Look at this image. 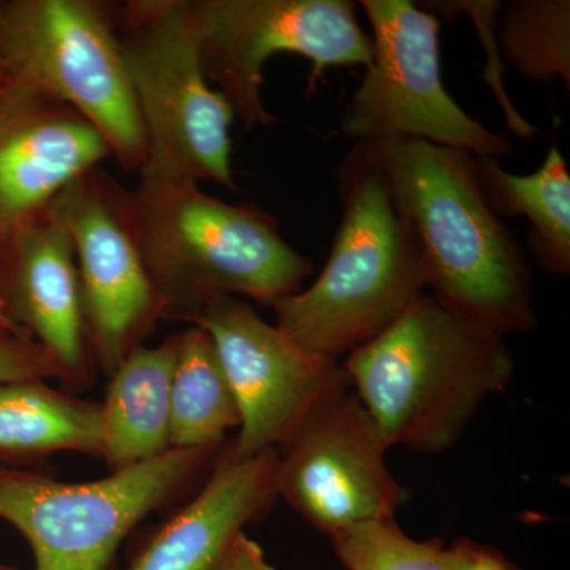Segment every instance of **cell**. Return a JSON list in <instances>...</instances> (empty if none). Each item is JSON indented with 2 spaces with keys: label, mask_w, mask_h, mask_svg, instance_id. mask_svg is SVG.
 <instances>
[{
  "label": "cell",
  "mask_w": 570,
  "mask_h": 570,
  "mask_svg": "<svg viewBox=\"0 0 570 570\" xmlns=\"http://www.w3.org/2000/svg\"><path fill=\"white\" fill-rule=\"evenodd\" d=\"M62 452L100 459V403L45 381L0 384V464L24 468Z\"/></svg>",
  "instance_id": "17"
},
{
  "label": "cell",
  "mask_w": 570,
  "mask_h": 570,
  "mask_svg": "<svg viewBox=\"0 0 570 570\" xmlns=\"http://www.w3.org/2000/svg\"><path fill=\"white\" fill-rule=\"evenodd\" d=\"M475 174L487 202L499 217L527 216L528 246L550 275L570 273V175L557 146L530 175H513L499 160L475 156Z\"/></svg>",
  "instance_id": "18"
},
{
  "label": "cell",
  "mask_w": 570,
  "mask_h": 570,
  "mask_svg": "<svg viewBox=\"0 0 570 570\" xmlns=\"http://www.w3.org/2000/svg\"><path fill=\"white\" fill-rule=\"evenodd\" d=\"M351 387L389 449L442 453L455 445L515 362L504 337L420 295L387 330L347 354Z\"/></svg>",
  "instance_id": "2"
},
{
  "label": "cell",
  "mask_w": 570,
  "mask_h": 570,
  "mask_svg": "<svg viewBox=\"0 0 570 570\" xmlns=\"http://www.w3.org/2000/svg\"><path fill=\"white\" fill-rule=\"evenodd\" d=\"M116 32L148 142L140 178L213 181L236 193L235 111L206 80L187 0L119 3Z\"/></svg>",
  "instance_id": "5"
},
{
  "label": "cell",
  "mask_w": 570,
  "mask_h": 570,
  "mask_svg": "<svg viewBox=\"0 0 570 570\" xmlns=\"http://www.w3.org/2000/svg\"><path fill=\"white\" fill-rule=\"evenodd\" d=\"M130 195L164 321L186 324L228 296L269 307L313 275V264L257 206L225 204L187 179L140 178Z\"/></svg>",
  "instance_id": "4"
},
{
  "label": "cell",
  "mask_w": 570,
  "mask_h": 570,
  "mask_svg": "<svg viewBox=\"0 0 570 570\" xmlns=\"http://www.w3.org/2000/svg\"><path fill=\"white\" fill-rule=\"evenodd\" d=\"M0 330H3V332L14 333V335L29 337L21 328H18V326L11 322L6 307L2 305V299H0Z\"/></svg>",
  "instance_id": "25"
},
{
  "label": "cell",
  "mask_w": 570,
  "mask_h": 570,
  "mask_svg": "<svg viewBox=\"0 0 570 570\" xmlns=\"http://www.w3.org/2000/svg\"><path fill=\"white\" fill-rule=\"evenodd\" d=\"M360 145L417 234L436 302L497 336L534 328L530 262L487 202L474 154L397 135Z\"/></svg>",
  "instance_id": "1"
},
{
  "label": "cell",
  "mask_w": 570,
  "mask_h": 570,
  "mask_svg": "<svg viewBox=\"0 0 570 570\" xmlns=\"http://www.w3.org/2000/svg\"><path fill=\"white\" fill-rule=\"evenodd\" d=\"M209 85L246 127L272 126L264 66L277 52L313 62L309 91L332 66H370L373 40L347 0H187Z\"/></svg>",
  "instance_id": "9"
},
{
  "label": "cell",
  "mask_w": 570,
  "mask_h": 570,
  "mask_svg": "<svg viewBox=\"0 0 570 570\" xmlns=\"http://www.w3.org/2000/svg\"><path fill=\"white\" fill-rule=\"evenodd\" d=\"M0 66L7 80L80 112L122 170L140 174L148 142L116 32V6L3 0Z\"/></svg>",
  "instance_id": "7"
},
{
  "label": "cell",
  "mask_w": 570,
  "mask_h": 570,
  "mask_svg": "<svg viewBox=\"0 0 570 570\" xmlns=\"http://www.w3.org/2000/svg\"><path fill=\"white\" fill-rule=\"evenodd\" d=\"M47 379H58V370L40 344L0 330V384Z\"/></svg>",
  "instance_id": "22"
},
{
  "label": "cell",
  "mask_w": 570,
  "mask_h": 570,
  "mask_svg": "<svg viewBox=\"0 0 570 570\" xmlns=\"http://www.w3.org/2000/svg\"><path fill=\"white\" fill-rule=\"evenodd\" d=\"M336 178L344 212L325 268L269 306L296 343L335 360L381 335L428 287L417 234L360 142Z\"/></svg>",
  "instance_id": "3"
},
{
  "label": "cell",
  "mask_w": 570,
  "mask_h": 570,
  "mask_svg": "<svg viewBox=\"0 0 570 570\" xmlns=\"http://www.w3.org/2000/svg\"><path fill=\"white\" fill-rule=\"evenodd\" d=\"M0 570H21V569L17 568V566L0 564Z\"/></svg>",
  "instance_id": "27"
},
{
  "label": "cell",
  "mask_w": 570,
  "mask_h": 570,
  "mask_svg": "<svg viewBox=\"0 0 570 570\" xmlns=\"http://www.w3.org/2000/svg\"><path fill=\"white\" fill-rule=\"evenodd\" d=\"M108 157L102 135L80 112L7 80L0 88V245Z\"/></svg>",
  "instance_id": "14"
},
{
  "label": "cell",
  "mask_w": 570,
  "mask_h": 570,
  "mask_svg": "<svg viewBox=\"0 0 570 570\" xmlns=\"http://www.w3.org/2000/svg\"><path fill=\"white\" fill-rule=\"evenodd\" d=\"M7 82V75L6 71H3L2 66H0V88H2L3 85Z\"/></svg>",
  "instance_id": "26"
},
{
  "label": "cell",
  "mask_w": 570,
  "mask_h": 570,
  "mask_svg": "<svg viewBox=\"0 0 570 570\" xmlns=\"http://www.w3.org/2000/svg\"><path fill=\"white\" fill-rule=\"evenodd\" d=\"M450 570H521L502 551L472 539H459L448 549Z\"/></svg>",
  "instance_id": "23"
},
{
  "label": "cell",
  "mask_w": 570,
  "mask_h": 570,
  "mask_svg": "<svg viewBox=\"0 0 570 570\" xmlns=\"http://www.w3.org/2000/svg\"><path fill=\"white\" fill-rule=\"evenodd\" d=\"M0 299L18 328L40 344L67 392L94 384L80 277L69 232L50 208L0 245Z\"/></svg>",
  "instance_id": "13"
},
{
  "label": "cell",
  "mask_w": 570,
  "mask_h": 570,
  "mask_svg": "<svg viewBox=\"0 0 570 570\" xmlns=\"http://www.w3.org/2000/svg\"><path fill=\"white\" fill-rule=\"evenodd\" d=\"M373 28V61L341 112V130L355 142L412 137L501 159L504 135L471 118L444 88L439 18L409 0H363Z\"/></svg>",
  "instance_id": "8"
},
{
  "label": "cell",
  "mask_w": 570,
  "mask_h": 570,
  "mask_svg": "<svg viewBox=\"0 0 570 570\" xmlns=\"http://www.w3.org/2000/svg\"><path fill=\"white\" fill-rule=\"evenodd\" d=\"M178 333L159 346L138 347L111 374L100 403L108 471L137 466L170 450L171 379Z\"/></svg>",
  "instance_id": "16"
},
{
  "label": "cell",
  "mask_w": 570,
  "mask_h": 570,
  "mask_svg": "<svg viewBox=\"0 0 570 570\" xmlns=\"http://www.w3.org/2000/svg\"><path fill=\"white\" fill-rule=\"evenodd\" d=\"M238 404L225 376L212 336L189 325L178 333V355L170 395V448L200 449L225 444L239 428Z\"/></svg>",
  "instance_id": "19"
},
{
  "label": "cell",
  "mask_w": 570,
  "mask_h": 570,
  "mask_svg": "<svg viewBox=\"0 0 570 570\" xmlns=\"http://www.w3.org/2000/svg\"><path fill=\"white\" fill-rule=\"evenodd\" d=\"M330 539L347 570H450L441 539L409 538L396 520L366 521Z\"/></svg>",
  "instance_id": "21"
},
{
  "label": "cell",
  "mask_w": 570,
  "mask_h": 570,
  "mask_svg": "<svg viewBox=\"0 0 570 570\" xmlns=\"http://www.w3.org/2000/svg\"><path fill=\"white\" fill-rule=\"evenodd\" d=\"M212 336L239 409L234 459L277 450L322 397L351 387L343 363L296 343L242 298L217 299L187 318Z\"/></svg>",
  "instance_id": "12"
},
{
  "label": "cell",
  "mask_w": 570,
  "mask_h": 570,
  "mask_svg": "<svg viewBox=\"0 0 570 570\" xmlns=\"http://www.w3.org/2000/svg\"><path fill=\"white\" fill-rule=\"evenodd\" d=\"M277 450L234 459L225 444L194 497L146 539L124 570H223L247 524L275 508Z\"/></svg>",
  "instance_id": "15"
},
{
  "label": "cell",
  "mask_w": 570,
  "mask_h": 570,
  "mask_svg": "<svg viewBox=\"0 0 570 570\" xmlns=\"http://www.w3.org/2000/svg\"><path fill=\"white\" fill-rule=\"evenodd\" d=\"M499 18L498 51L521 77L570 86L569 0H510Z\"/></svg>",
  "instance_id": "20"
},
{
  "label": "cell",
  "mask_w": 570,
  "mask_h": 570,
  "mask_svg": "<svg viewBox=\"0 0 570 570\" xmlns=\"http://www.w3.org/2000/svg\"><path fill=\"white\" fill-rule=\"evenodd\" d=\"M351 389L322 397L277 449V498L328 535L395 520L411 497L390 472L389 445Z\"/></svg>",
  "instance_id": "11"
},
{
  "label": "cell",
  "mask_w": 570,
  "mask_h": 570,
  "mask_svg": "<svg viewBox=\"0 0 570 570\" xmlns=\"http://www.w3.org/2000/svg\"><path fill=\"white\" fill-rule=\"evenodd\" d=\"M223 448L170 449L80 483L0 464V519L28 540L36 570H110L127 535L197 490Z\"/></svg>",
  "instance_id": "6"
},
{
  "label": "cell",
  "mask_w": 570,
  "mask_h": 570,
  "mask_svg": "<svg viewBox=\"0 0 570 570\" xmlns=\"http://www.w3.org/2000/svg\"><path fill=\"white\" fill-rule=\"evenodd\" d=\"M223 570H277L266 561L264 550L246 532L236 538Z\"/></svg>",
  "instance_id": "24"
},
{
  "label": "cell",
  "mask_w": 570,
  "mask_h": 570,
  "mask_svg": "<svg viewBox=\"0 0 570 570\" xmlns=\"http://www.w3.org/2000/svg\"><path fill=\"white\" fill-rule=\"evenodd\" d=\"M50 209L73 245L94 363L110 377L164 321L132 195L97 167L62 190Z\"/></svg>",
  "instance_id": "10"
}]
</instances>
